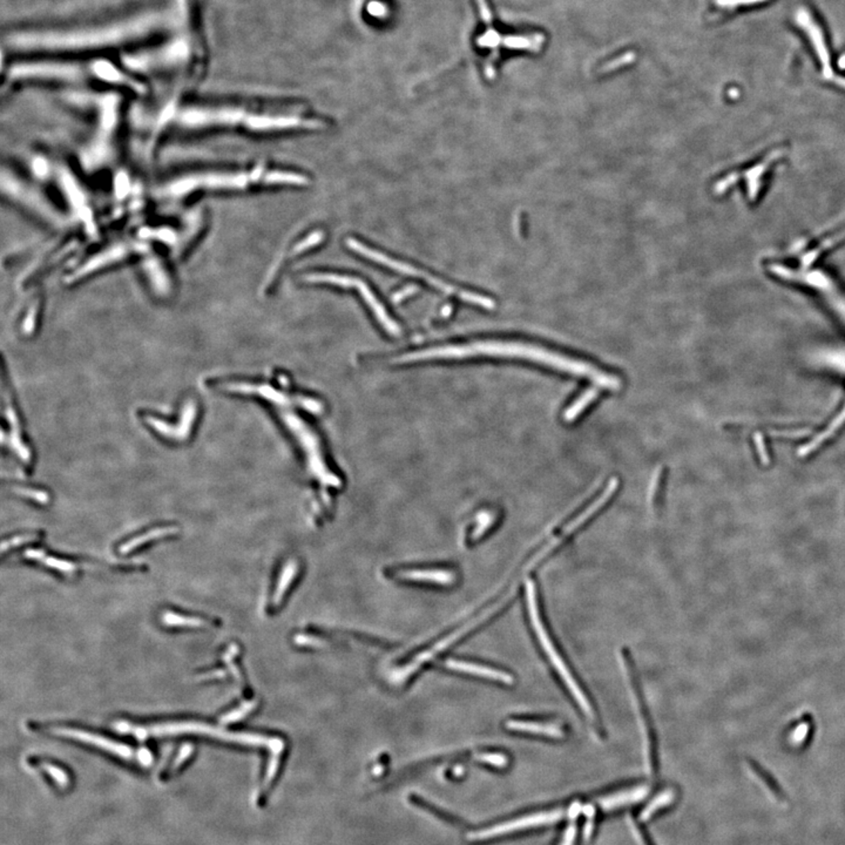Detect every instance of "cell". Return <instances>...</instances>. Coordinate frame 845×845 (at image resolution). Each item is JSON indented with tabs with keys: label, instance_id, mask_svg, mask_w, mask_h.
Masks as SVG:
<instances>
[{
	"label": "cell",
	"instance_id": "29",
	"mask_svg": "<svg viewBox=\"0 0 845 845\" xmlns=\"http://www.w3.org/2000/svg\"><path fill=\"white\" fill-rule=\"evenodd\" d=\"M255 707H256V702L252 701L248 702V703H245V705H242V706L240 707V708H238V709L231 710V713L223 715V716L220 719V722L223 723V725H226V723H231V722H236V721L241 720V719H243L247 714L250 713V712H252Z\"/></svg>",
	"mask_w": 845,
	"mask_h": 845
},
{
	"label": "cell",
	"instance_id": "34",
	"mask_svg": "<svg viewBox=\"0 0 845 845\" xmlns=\"http://www.w3.org/2000/svg\"><path fill=\"white\" fill-rule=\"evenodd\" d=\"M766 0H716V4L722 8H736L759 4Z\"/></svg>",
	"mask_w": 845,
	"mask_h": 845
},
{
	"label": "cell",
	"instance_id": "26",
	"mask_svg": "<svg viewBox=\"0 0 845 845\" xmlns=\"http://www.w3.org/2000/svg\"><path fill=\"white\" fill-rule=\"evenodd\" d=\"M673 800H674V792L672 790H666V791L661 792L660 795H657L647 805L645 810H642L641 814H640V819H641L642 822L648 821L657 810H660L661 807H667V805L672 803Z\"/></svg>",
	"mask_w": 845,
	"mask_h": 845
},
{
	"label": "cell",
	"instance_id": "14",
	"mask_svg": "<svg viewBox=\"0 0 845 845\" xmlns=\"http://www.w3.org/2000/svg\"><path fill=\"white\" fill-rule=\"evenodd\" d=\"M5 416H6V418H8V425H10V434H8V448H10V449H11L12 451L17 454V456L19 457L20 459H22L25 464H30L31 461H32V453H31L30 448H28V446L25 444V442H24L23 436H22V430H20L19 417H18V413H17V411H15V407H13V403H11V402H8V403L6 404V411H5Z\"/></svg>",
	"mask_w": 845,
	"mask_h": 845
},
{
	"label": "cell",
	"instance_id": "36",
	"mask_svg": "<svg viewBox=\"0 0 845 845\" xmlns=\"http://www.w3.org/2000/svg\"><path fill=\"white\" fill-rule=\"evenodd\" d=\"M627 823H628V826H630V831H632V834H633L634 839H635V842L638 843V845H646L645 839H643V837H642L640 830H639L637 826H635V823L633 822V819H627Z\"/></svg>",
	"mask_w": 845,
	"mask_h": 845
},
{
	"label": "cell",
	"instance_id": "9",
	"mask_svg": "<svg viewBox=\"0 0 845 845\" xmlns=\"http://www.w3.org/2000/svg\"><path fill=\"white\" fill-rule=\"evenodd\" d=\"M3 189L13 200L38 214L47 222L57 227L64 221L59 211L49 200H46L45 195L39 192L37 187L23 181L10 172L8 173L6 170H3Z\"/></svg>",
	"mask_w": 845,
	"mask_h": 845
},
{
	"label": "cell",
	"instance_id": "11",
	"mask_svg": "<svg viewBox=\"0 0 845 845\" xmlns=\"http://www.w3.org/2000/svg\"><path fill=\"white\" fill-rule=\"evenodd\" d=\"M795 23L809 37V40L812 42L816 54L819 56V63L822 66L823 78L829 80L831 83H836L838 86L843 87L845 90V79L835 74L832 65H831L830 53L826 46L824 34H823L821 26L816 23L815 18L812 17V13L807 11V8H798L795 13Z\"/></svg>",
	"mask_w": 845,
	"mask_h": 845
},
{
	"label": "cell",
	"instance_id": "8",
	"mask_svg": "<svg viewBox=\"0 0 845 845\" xmlns=\"http://www.w3.org/2000/svg\"><path fill=\"white\" fill-rule=\"evenodd\" d=\"M303 279L308 284H330V286L344 288V289H354L359 294V297L362 298L363 302L366 303L372 315L377 318L378 325H381L382 328L384 329L389 335H393V336L400 335V327L398 323L388 313V310L382 304L379 298L374 294L371 288L362 279L349 275L331 274V272L306 274L303 276Z\"/></svg>",
	"mask_w": 845,
	"mask_h": 845
},
{
	"label": "cell",
	"instance_id": "21",
	"mask_svg": "<svg viewBox=\"0 0 845 845\" xmlns=\"http://www.w3.org/2000/svg\"><path fill=\"white\" fill-rule=\"evenodd\" d=\"M24 557L31 559V560L40 561L45 566L51 567L53 570L59 571L61 573L68 574V575L74 573L78 570V565L74 564V562L54 558V557L46 555L45 552L42 551V550H34V548L27 550V551L24 552Z\"/></svg>",
	"mask_w": 845,
	"mask_h": 845
},
{
	"label": "cell",
	"instance_id": "32",
	"mask_svg": "<svg viewBox=\"0 0 845 845\" xmlns=\"http://www.w3.org/2000/svg\"><path fill=\"white\" fill-rule=\"evenodd\" d=\"M475 759L497 768H504L509 764V760L502 754H479L475 756Z\"/></svg>",
	"mask_w": 845,
	"mask_h": 845
},
{
	"label": "cell",
	"instance_id": "19",
	"mask_svg": "<svg viewBox=\"0 0 845 845\" xmlns=\"http://www.w3.org/2000/svg\"><path fill=\"white\" fill-rule=\"evenodd\" d=\"M621 664H623V672H625V675H626L627 684H628V691H630V698H632V700H633L634 707H635V712H637V715H638L639 723H640V729H641L642 739H643V755H645L646 770H647V773H649V775H650V773H652V756H650V739H649L648 732H647V727H646L645 719H643V716H642L641 707H640V702H639L638 696H637V694H635V691H634L633 684H632V681H630V673H628V668L626 667V664H625V662H623V659H621Z\"/></svg>",
	"mask_w": 845,
	"mask_h": 845
},
{
	"label": "cell",
	"instance_id": "10",
	"mask_svg": "<svg viewBox=\"0 0 845 845\" xmlns=\"http://www.w3.org/2000/svg\"><path fill=\"white\" fill-rule=\"evenodd\" d=\"M200 413V407L195 398H187L182 405L181 417L178 419L179 424L172 425L163 419L155 416L145 413L142 420L149 429L154 431L160 437L170 443L182 444L190 439L192 430L197 424V419Z\"/></svg>",
	"mask_w": 845,
	"mask_h": 845
},
{
	"label": "cell",
	"instance_id": "30",
	"mask_svg": "<svg viewBox=\"0 0 845 845\" xmlns=\"http://www.w3.org/2000/svg\"><path fill=\"white\" fill-rule=\"evenodd\" d=\"M38 539V534H24V536H13L11 539L5 540L3 545H1V552L5 553L8 550L18 548V546L23 545V543H32V541H35V540Z\"/></svg>",
	"mask_w": 845,
	"mask_h": 845
},
{
	"label": "cell",
	"instance_id": "6",
	"mask_svg": "<svg viewBox=\"0 0 845 845\" xmlns=\"http://www.w3.org/2000/svg\"><path fill=\"white\" fill-rule=\"evenodd\" d=\"M117 728L120 732H131L138 737H146V736H167V735H179V734H197V735H204L213 737V739H222L226 742H231V744H247V746H267L270 748L272 751L279 753L284 750V741L279 739H272V737H265L262 735H253V734H234V732H224L221 729L211 727V725H202V723H197V722H174V723H166V725H151V727H131L126 725L124 723H119Z\"/></svg>",
	"mask_w": 845,
	"mask_h": 845
},
{
	"label": "cell",
	"instance_id": "16",
	"mask_svg": "<svg viewBox=\"0 0 845 845\" xmlns=\"http://www.w3.org/2000/svg\"><path fill=\"white\" fill-rule=\"evenodd\" d=\"M506 728L514 730V732L548 736L552 739H560L564 736V732L559 725L543 723V722H533V721L509 720L506 722Z\"/></svg>",
	"mask_w": 845,
	"mask_h": 845
},
{
	"label": "cell",
	"instance_id": "12",
	"mask_svg": "<svg viewBox=\"0 0 845 845\" xmlns=\"http://www.w3.org/2000/svg\"><path fill=\"white\" fill-rule=\"evenodd\" d=\"M562 819V810H552V812H538L532 815L525 816L521 819H514L509 822L502 823L499 826H492L487 830L478 831L475 834L468 835L472 841H482L489 838L498 837L502 835L509 834L514 831L525 830L530 828L546 826L557 823Z\"/></svg>",
	"mask_w": 845,
	"mask_h": 845
},
{
	"label": "cell",
	"instance_id": "28",
	"mask_svg": "<svg viewBox=\"0 0 845 845\" xmlns=\"http://www.w3.org/2000/svg\"><path fill=\"white\" fill-rule=\"evenodd\" d=\"M42 769L49 773V776L53 778V781L56 782L59 787L67 788L69 785V778H68L67 773H65L64 769L51 764V763H42Z\"/></svg>",
	"mask_w": 845,
	"mask_h": 845
},
{
	"label": "cell",
	"instance_id": "22",
	"mask_svg": "<svg viewBox=\"0 0 845 845\" xmlns=\"http://www.w3.org/2000/svg\"><path fill=\"white\" fill-rule=\"evenodd\" d=\"M748 766L750 768L751 771L754 773L755 776L759 778L760 781L762 782L771 795L780 802H785L788 801L787 794L782 788L781 785H778V782L773 778L771 773H768L763 766H760L759 763L755 762L754 760H748Z\"/></svg>",
	"mask_w": 845,
	"mask_h": 845
},
{
	"label": "cell",
	"instance_id": "5",
	"mask_svg": "<svg viewBox=\"0 0 845 845\" xmlns=\"http://www.w3.org/2000/svg\"><path fill=\"white\" fill-rule=\"evenodd\" d=\"M347 245L352 252L359 254L361 256L366 257L368 260L376 262L377 264H381L385 268L393 270V272L402 274V275L413 277L422 281L424 284L434 288L436 290L441 291L443 294L453 296V297L459 298L461 301L473 304V306H482L485 309H491L495 306V302L491 298L483 296V295L475 294V293H470L465 289L454 287L451 284H446L443 279H438L436 276L431 275L429 272H422L420 269L416 268L413 265L402 262V261L396 260L393 257L388 256L385 254L378 252V250L372 249L368 245H364L362 242L356 240V238H347Z\"/></svg>",
	"mask_w": 845,
	"mask_h": 845
},
{
	"label": "cell",
	"instance_id": "23",
	"mask_svg": "<svg viewBox=\"0 0 845 845\" xmlns=\"http://www.w3.org/2000/svg\"><path fill=\"white\" fill-rule=\"evenodd\" d=\"M598 396H599V391L594 389V388H591V389L586 390L585 393H582V395H581V396L579 397V398H577V400H575L572 405H571L570 408H567L566 411H565V415H564V417H565V420H567V422H572V420H574V419H577V417L581 415V412L585 411L586 409L589 408V405H591V404H592L593 402L598 398Z\"/></svg>",
	"mask_w": 845,
	"mask_h": 845
},
{
	"label": "cell",
	"instance_id": "18",
	"mask_svg": "<svg viewBox=\"0 0 845 845\" xmlns=\"http://www.w3.org/2000/svg\"><path fill=\"white\" fill-rule=\"evenodd\" d=\"M179 532V528L175 526H163V527L151 528L147 532L142 533L140 536H136L129 539V541L122 543L119 548V552L121 555H127L129 552L136 551V548L144 546L145 543L154 540L163 539L166 536H174Z\"/></svg>",
	"mask_w": 845,
	"mask_h": 845
},
{
	"label": "cell",
	"instance_id": "2",
	"mask_svg": "<svg viewBox=\"0 0 845 845\" xmlns=\"http://www.w3.org/2000/svg\"><path fill=\"white\" fill-rule=\"evenodd\" d=\"M214 386L229 393H238L243 396H255L270 404L279 420L294 438L300 450L302 451L306 468L313 479L323 487H338L340 477L329 466L321 438L296 409L304 408L308 411L318 412L321 403L309 397L294 396L284 390L276 389L265 383L252 382L227 381L218 382Z\"/></svg>",
	"mask_w": 845,
	"mask_h": 845
},
{
	"label": "cell",
	"instance_id": "38",
	"mask_svg": "<svg viewBox=\"0 0 845 845\" xmlns=\"http://www.w3.org/2000/svg\"><path fill=\"white\" fill-rule=\"evenodd\" d=\"M204 676V679H216V678H223L224 672H222V671H214V672L209 673V674H206Z\"/></svg>",
	"mask_w": 845,
	"mask_h": 845
},
{
	"label": "cell",
	"instance_id": "1",
	"mask_svg": "<svg viewBox=\"0 0 845 845\" xmlns=\"http://www.w3.org/2000/svg\"><path fill=\"white\" fill-rule=\"evenodd\" d=\"M475 357H495V359H520L531 362L540 363L551 366L567 374L585 377L599 388L606 390H619L621 381L602 370L596 369L589 363L570 359L555 351L534 344L514 342V341L482 340L472 341L468 343L446 344L438 347H427L422 350L411 351L393 359L396 364H412V363L431 362V361H457V359H475Z\"/></svg>",
	"mask_w": 845,
	"mask_h": 845
},
{
	"label": "cell",
	"instance_id": "3",
	"mask_svg": "<svg viewBox=\"0 0 845 845\" xmlns=\"http://www.w3.org/2000/svg\"><path fill=\"white\" fill-rule=\"evenodd\" d=\"M309 180L302 174L287 170L254 167L243 170H206L180 175L161 189L163 197L182 199L192 192H238L260 186H306Z\"/></svg>",
	"mask_w": 845,
	"mask_h": 845
},
{
	"label": "cell",
	"instance_id": "25",
	"mask_svg": "<svg viewBox=\"0 0 845 845\" xmlns=\"http://www.w3.org/2000/svg\"><path fill=\"white\" fill-rule=\"evenodd\" d=\"M297 573V564L295 561L288 562L287 566L284 570V573L281 575L279 585L276 589L275 596H274V605L279 606L281 601L284 599V594L287 592L288 587L291 584V581L294 579L295 575Z\"/></svg>",
	"mask_w": 845,
	"mask_h": 845
},
{
	"label": "cell",
	"instance_id": "7",
	"mask_svg": "<svg viewBox=\"0 0 845 845\" xmlns=\"http://www.w3.org/2000/svg\"><path fill=\"white\" fill-rule=\"evenodd\" d=\"M526 599H527L528 614H530L531 623H532L536 637L539 639L540 645L543 647V652L548 654V659L551 661L552 664L555 666V671L559 673V675L561 676V679L565 681L568 691H571V694L573 695V698H575V701L577 702V705L580 706L581 709L584 710L586 716L589 717V720H594L596 715H594L592 705L589 703V698H586L585 693L581 691L580 687H579L573 675L568 671L566 664L564 662L562 657H560V654L558 653V650L553 646V642H552L551 638L548 635V630L543 627V621H541V618H540L538 600H536V585H534V582L532 580L526 581Z\"/></svg>",
	"mask_w": 845,
	"mask_h": 845
},
{
	"label": "cell",
	"instance_id": "17",
	"mask_svg": "<svg viewBox=\"0 0 845 845\" xmlns=\"http://www.w3.org/2000/svg\"><path fill=\"white\" fill-rule=\"evenodd\" d=\"M649 788L646 785L637 787V788L626 790V791L616 792L609 796H606L602 800L599 801L600 807L604 810H613L618 807H625L628 804H634L642 801L648 795Z\"/></svg>",
	"mask_w": 845,
	"mask_h": 845
},
{
	"label": "cell",
	"instance_id": "27",
	"mask_svg": "<svg viewBox=\"0 0 845 845\" xmlns=\"http://www.w3.org/2000/svg\"><path fill=\"white\" fill-rule=\"evenodd\" d=\"M12 491L15 492V495L33 500L34 502L40 504V505H46V504H49V492H46V491L37 490V489H33V487L24 486H13L12 487Z\"/></svg>",
	"mask_w": 845,
	"mask_h": 845
},
{
	"label": "cell",
	"instance_id": "37",
	"mask_svg": "<svg viewBox=\"0 0 845 845\" xmlns=\"http://www.w3.org/2000/svg\"><path fill=\"white\" fill-rule=\"evenodd\" d=\"M582 807L584 805H581L579 802H575V803L571 805L570 810H568V817H570L571 821H575L577 819V816L580 815L581 812H582Z\"/></svg>",
	"mask_w": 845,
	"mask_h": 845
},
{
	"label": "cell",
	"instance_id": "24",
	"mask_svg": "<svg viewBox=\"0 0 845 845\" xmlns=\"http://www.w3.org/2000/svg\"><path fill=\"white\" fill-rule=\"evenodd\" d=\"M163 623L168 627H204L207 626L208 623L201 618H192L177 614L173 612H166L163 615Z\"/></svg>",
	"mask_w": 845,
	"mask_h": 845
},
{
	"label": "cell",
	"instance_id": "33",
	"mask_svg": "<svg viewBox=\"0 0 845 845\" xmlns=\"http://www.w3.org/2000/svg\"><path fill=\"white\" fill-rule=\"evenodd\" d=\"M192 751H194V748L190 744L182 746L177 759L174 760L173 766L170 768V773H175L177 770L180 769V766H183L187 762V760L192 756Z\"/></svg>",
	"mask_w": 845,
	"mask_h": 845
},
{
	"label": "cell",
	"instance_id": "31",
	"mask_svg": "<svg viewBox=\"0 0 845 845\" xmlns=\"http://www.w3.org/2000/svg\"><path fill=\"white\" fill-rule=\"evenodd\" d=\"M582 812L586 816L585 828H584V842H587L591 839L593 834V828H594V817H596V809L593 805H584L582 807Z\"/></svg>",
	"mask_w": 845,
	"mask_h": 845
},
{
	"label": "cell",
	"instance_id": "4",
	"mask_svg": "<svg viewBox=\"0 0 845 845\" xmlns=\"http://www.w3.org/2000/svg\"><path fill=\"white\" fill-rule=\"evenodd\" d=\"M180 125L189 129H242L250 132H275L288 129H321L322 121L298 115H276L241 107L187 110L179 117Z\"/></svg>",
	"mask_w": 845,
	"mask_h": 845
},
{
	"label": "cell",
	"instance_id": "13",
	"mask_svg": "<svg viewBox=\"0 0 845 845\" xmlns=\"http://www.w3.org/2000/svg\"><path fill=\"white\" fill-rule=\"evenodd\" d=\"M51 732L54 735L76 739L83 744H91L99 749L108 751L110 754L117 755L122 759L132 760L136 757L139 761V755L134 754L132 748H129L126 744H117L115 741L106 739L104 736L95 735L91 732L80 730V729L66 728V727H53L51 728Z\"/></svg>",
	"mask_w": 845,
	"mask_h": 845
},
{
	"label": "cell",
	"instance_id": "35",
	"mask_svg": "<svg viewBox=\"0 0 845 845\" xmlns=\"http://www.w3.org/2000/svg\"><path fill=\"white\" fill-rule=\"evenodd\" d=\"M575 836H577V826H575V823H573V824H570V826H567L566 831L564 834V838H562L561 844L560 845H573L574 841H575Z\"/></svg>",
	"mask_w": 845,
	"mask_h": 845
},
{
	"label": "cell",
	"instance_id": "15",
	"mask_svg": "<svg viewBox=\"0 0 845 845\" xmlns=\"http://www.w3.org/2000/svg\"><path fill=\"white\" fill-rule=\"evenodd\" d=\"M446 667L457 671V672L468 673L472 675L480 676L485 679L495 680L499 682L507 683L511 684L514 682V678L507 674V673L493 669V668L485 667L480 664H472V662H465V661L449 660L446 661Z\"/></svg>",
	"mask_w": 845,
	"mask_h": 845
},
{
	"label": "cell",
	"instance_id": "20",
	"mask_svg": "<svg viewBox=\"0 0 845 845\" xmlns=\"http://www.w3.org/2000/svg\"><path fill=\"white\" fill-rule=\"evenodd\" d=\"M398 575L407 580L429 581L439 585H451L456 581V575L452 572L443 570L404 571Z\"/></svg>",
	"mask_w": 845,
	"mask_h": 845
}]
</instances>
